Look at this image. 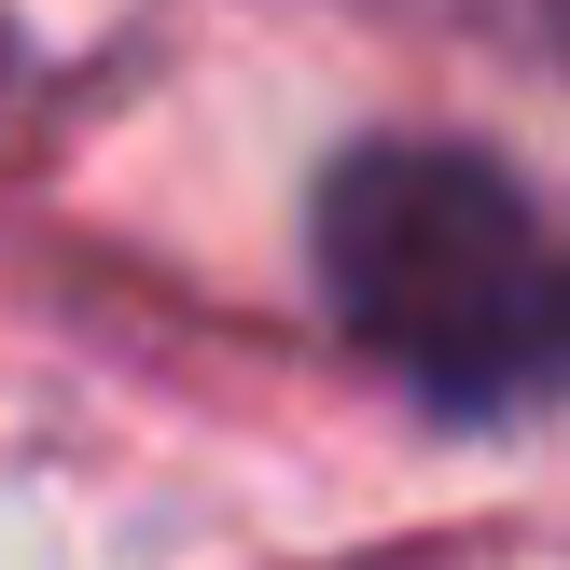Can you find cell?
Instances as JSON below:
<instances>
[{"mask_svg":"<svg viewBox=\"0 0 570 570\" xmlns=\"http://www.w3.org/2000/svg\"><path fill=\"white\" fill-rule=\"evenodd\" d=\"M321 306L362 362L445 417L570 390V223L460 139H348L306 195Z\"/></svg>","mask_w":570,"mask_h":570,"instance_id":"cell-1","label":"cell"},{"mask_svg":"<svg viewBox=\"0 0 570 570\" xmlns=\"http://www.w3.org/2000/svg\"><path fill=\"white\" fill-rule=\"evenodd\" d=\"M390 14H432L488 56H529V70H570V0H390Z\"/></svg>","mask_w":570,"mask_h":570,"instance_id":"cell-2","label":"cell"}]
</instances>
